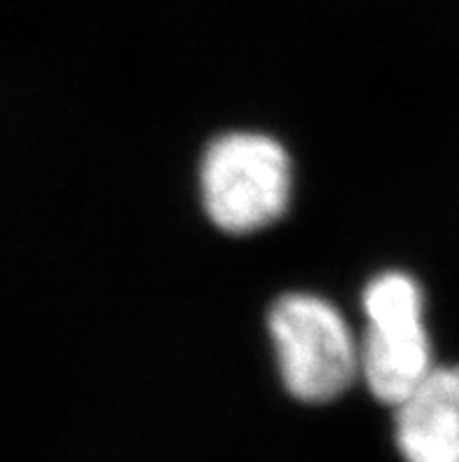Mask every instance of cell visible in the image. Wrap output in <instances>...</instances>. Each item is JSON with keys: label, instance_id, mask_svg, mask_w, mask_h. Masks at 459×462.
<instances>
[{"label": "cell", "instance_id": "obj_3", "mask_svg": "<svg viewBox=\"0 0 459 462\" xmlns=\"http://www.w3.org/2000/svg\"><path fill=\"white\" fill-rule=\"evenodd\" d=\"M368 328L361 343V375L382 404L399 406L434 371L422 322V291L406 273H384L363 291Z\"/></svg>", "mask_w": 459, "mask_h": 462}, {"label": "cell", "instance_id": "obj_4", "mask_svg": "<svg viewBox=\"0 0 459 462\" xmlns=\"http://www.w3.org/2000/svg\"><path fill=\"white\" fill-rule=\"evenodd\" d=\"M396 441L408 462H459V366H434L399 406Z\"/></svg>", "mask_w": 459, "mask_h": 462}, {"label": "cell", "instance_id": "obj_2", "mask_svg": "<svg viewBox=\"0 0 459 462\" xmlns=\"http://www.w3.org/2000/svg\"><path fill=\"white\" fill-rule=\"evenodd\" d=\"M289 393L308 404L340 397L361 374V347L335 305L314 293H286L268 317Z\"/></svg>", "mask_w": 459, "mask_h": 462}, {"label": "cell", "instance_id": "obj_1", "mask_svg": "<svg viewBox=\"0 0 459 462\" xmlns=\"http://www.w3.org/2000/svg\"><path fill=\"white\" fill-rule=\"evenodd\" d=\"M202 199L211 221L225 233L268 228L291 198V160L272 136L256 132L223 134L202 160Z\"/></svg>", "mask_w": 459, "mask_h": 462}]
</instances>
